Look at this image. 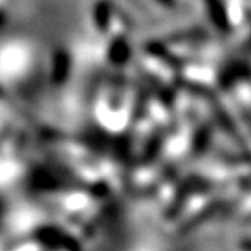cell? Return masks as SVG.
Wrapping results in <instances>:
<instances>
[{
	"label": "cell",
	"instance_id": "2",
	"mask_svg": "<svg viewBox=\"0 0 251 251\" xmlns=\"http://www.w3.org/2000/svg\"><path fill=\"white\" fill-rule=\"evenodd\" d=\"M242 250L243 251H251V238L242 240Z\"/></svg>",
	"mask_w": 251,
	"mask_h": 251
},
{
	"label": "cell",
	"instance_id": "1",
	"mask_svg": "<svg viewBox=\"0 0 251 251\" xmlns=\"http://www.w3.org/2000/svg\"><path fill=\"white\" fill-rule=\"evenodd\" d=\"M217 207H219V205H210V207H207V210H205V212L199 214L198 217H194L193 220H191V227H196V225L199 224V220H205L207 217H210V215H214L219 210Z\"/></svg>",
	"mask_w": 251,
	"mask_h": 251
}]
</instances>
